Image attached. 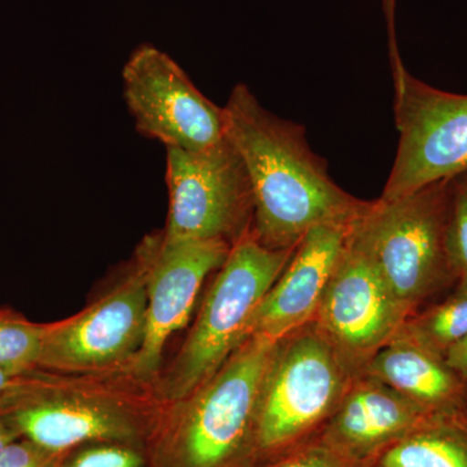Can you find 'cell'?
Returning a JSON list of instances; mask_svg holds the SVG:
<instances>
[{"label": "cell", "instance_id": "cell-1", "mask_svg": "<svg viewBox=\"0 0 467 467\" xmlns=\"http://www.w3.org/2000/svg\"><path fill=\"white\" fill-rule=\"evenodd\" d=\"M226 135L247 169L254 195L251 234L270 250H295L313 227L350 223L368 202L350 195L328 173L306 128L267 110L245 84L225 106Z\"/></svg>", "mask_w": 467, "mask_h": 467}, {"label": "cell", "instance_id": "cell-2", "mask_svg": "<svg viewBox=\"0 0 467 467\" xmlns=\"http://www.w3.org/2000/svg\"><path fill=\"white\" fill-rule=\"evenodd\" d=\"M278 340L252 335L201 389L159 420L152 467H254L261 392Z\"/></svg>", "mask_w": 467, "mask_h": 467}, {"label": "cell", "instance_id": "cell-3", "mask_svg": "<svg viewBox=\"0 0 467 467\" xmlns=\"http://www.w3.org/2000/svg\"><path fill=\"white\" fill-rule=\"evenodd\" d=\"M451 180L368 202L350 241L364 252L410 317L459 282L448 244Z\"/></svg>", "mask_w": 467, "mask_h": 467}, {"label": "cell", "instance_id": "cell-4", "mask_svg": "<svg viewBox=\"0 0 467 467\" xmlns=\"http://www.w3.org/2000/svg\"><path fill=\"white\" fill-rule=\"evenodd\" d=\"M356 377L315 321L278 340L261 392L254 467L317 441Z\"/></svg>", "mask_w": 467, "mask_h": 467}, {"label": "cell", "instance_id": "cell-5", "mask_svg": "<svg viewBox=\"0 0 467 467\" xmlns=\"http://www.w3.org/2000/svg\"><path fill=\"white\" fill-rule=\"evenodd\" d=\"M294 251L270 250L251 232L233 245L165 378L167 400L181 402L190 398L247 339L252 317Z\"/></svg>", "mask_w": 467, "mask_h": 467}, {"label": "cell", "instance_id": "cell-6", "mask_svg": "<svg viewBox=\"0 0 467 467\" xmlns=\"http://www.w3.org/2000/svg\"><path fill=\"white\" fill-rule=\"evenodd\" d=\"M391 67L399 146L384 201L467 173V95L425 84L401 58Z\"/></svg>", "mask_w": 467, "mask_h": 467}, {"label": "cell", "instance_id": "cell-7", "mask_svg": "<svg viewBox=\"0 0 467 467\" xmlns=\"http://www.w3.org/2000/svg\"><path fill=\"white\" fill-rule=\"evenodd\" d=\"M169 213L165 238L235 244L251 232L250 177L229 138L199 152L167 149Z\"/></svg>", "mask_w": 467, "mask_h": 467}, {"label": "cell", "instance_id": "cell-8", "mask_svg": "<svg viewBox=\"0 0 467 467\" xmlns=\"http://www.w3.org/2000/svg\"><path fill=\"white\" fill-rule=\"evenodd\" d=\"M122 88L138 133L165 149L199 152L226 140L223 107L195 85L167 52L138 46L122 69Z\"/></svg>", "mask_w": 467, "mask_h": 467}, {"label": "cell", "instance_id": "cell-9", "mask_svg": "<svg viewBox=\"0 0 467 467\" xmlns=\"http://www.w3.org/2000/svg\"><path fill=\"white\" fill-rule=\"evenodd\" d=\"M147 319V252L142 243L131 272L106 296L67 321L46 325L38 368L95 371L133 361Z\"/></svg>", "mask_w": 467, "mask_h": 467}, {"label": "cell", "instance_id": "cell-10", "mask_svg": "<svg viewBox=\"0 0 467 467\" xmlns=\"http://www.w3.org/2000/svg\"><path fill=\"white\" fill-rule=\"evenodd\" d=\"M408 317L376 265L349 239L312 321L359 376Z\"/></svg>", "mask_w": 467, "mask_h": 467}, {"label": "cell", "instance_id": "cell-11", "mask_svg": "<svg viewBox=\"0 0 467 467\" xmlns=\"http://www.w3.org/2000/svg\"><path fill=\"white\" fill-rule=\"evenodd\" d=\"M147 319L140 352L131 361L135 376L156 373L169 337L184 327L202 284L225 263L233 245L223 241H171L147 236Z\"/></svg>", "mask_w": 467, "mask_h": 467}, {"label": "cell", "instance_id": "cell-12", "mask_svg": "<svg viewBox=\"0 0 467 467\" xmlns=\"http://www.w3.org/2000/svg\"><path fill=\"white\" fill-rule=\"evenodd\" d=\"M7 416L20 438L58 454L94 442L147 448L159 422L112 399L66 392L51 380Z\"/></svg>", "mask_w": 467, "mask_h": 467}, {"label": "cell", "instance_id": "cell-13", "mask_svg": "<svg viewBox=\"0 0 467 467\" xmlns=\"http://www.w3.org/2000/svg\"><path fill=\"white\" fill-rule=\"evenodd\" d=\"M355 221L322 223L304 235L252 317L247 339L261 335L281 340L315 318L326 287L348 247Z\"/></svg>", "mask_w": 467, "mask_h": 467}, {"label": "cell", "instance_id": "cell-14", "mask_svg": "<svg viewBox=\"0 0 467 467\" xmlns=\"http://www.w3.org/2000/svg\"><path fill=\"white\" fill-rule=\"evenodd\" d=\"M431 414L389 384L359 374L316 441L352 462L376 467L384 451Z\"/></svg>", "mask_w": 467, "mask_h": 467}, {"label": "cell", "instance_id": "cell-15", "mask_svg": "<svg viewBox=\"0 0 467 467\" xmlns=\"http://www.w3.org/2000/svg\"><path fill=\"white\" fill-rule=\"evenodd\" d=\"M361 374L389 384L432 413L467 410V377L441 356L407 340L387 344Z\"/></svg>", "mask_w": 467, "mask_h": 467}, {"label": "cell", "instance_id": "cell-16", "mask_svg": "<svg viewBox=\"0 0 467 467\" xmlns=\"http://www.w3.org/2000/svg\"><path fill=\"white\" fill-rule=\"evenodd\" d=\"M376 467H467V410L432 413L384 451Z\"/></svg>", "mask_w": 467, "mask_h": 467}, {"label": "cell", "instance_id": "cell-17", "mask_svg": "<svg viewBox=\"0 0 467 467\" xmlns=\"http://www.w3.org/2000/svg\"><path fill=\"white\" fill-rule=\"evenodd\" d=\"M466 337L467 281H459L444 299L408 317L395 339L407 340L445 358L448 350Z\"/></svg>", "mask_w": 467, "mask_h": 467}, {"label": "cell", "instance_id": "cell-18", "mask_svg": "<svg viewBox=\"0 0 467 467\" xmlns=\"http://www.w3.org/2000/svg\"><path fill=\"white\" fill-rule=\"evenodd\" d=\"M46 325L0 309V368L14 374L39 370Z\"/></svg>", "mask_w": 467, "mask_h": 467}, {"label": "cell", "instance_id": "cell-19", "mask_svg": "<svg viewBox=\"0 0 467 467\" xmlns=\"http://www.w3.org/2000/svg\"><path fill=\"white\" fill-rule=\"evenodd\" d=\"M142 445L94 442L70 451L64 467H152Z\"/></svg>", "mask_w": 467, "mask_h": 467}, {"label": "cell", "instance_id": "cell-20", "mask_svg": "<svg viewBox=\"0 0 467 467\" xmlns=\"http://www.w3.org/2000/svg\"><path fill=\"white\" fill-rule=\"evenodd\" d=\"M448 244L459 281H467V173L451 178Z\"/></svg>", "mask_w": 467, "mask_h": 467}, {"label": "cell", "instance_id": "cell-21", "mask_svg": "<svg viewBox=\"0 0 467 467\" xmlns=\"http://www.w3.org/2000/svg\"><path fill=\"white\" fill-rule=\"evenodd\" d=\"M67 456L18 438L0 451V467H64Z\"/></svg>", "mask_w": 467, "mask_h": 467}, {"label": "cell", "instance_id": "cell-22", "mask_svg": "<svg viewBox=\"0 0 467 467\" xmlns=\"http://www.w3.org/2000/svg\"><path fill=\"white\" fill-rule=\"evenodd\" d=\"M48 380V378L39 376L36 371L14 374L0 368V411L7 413L16 408Z\"/></svg>", "mask_w": 467, "mask_h": 467}, {"label": "cell", "instance_id": "cell-23", "mask_svg": "<svg viewBox=\"0 0 467 467\" xmlns=\"http://www.w3.org/2000/svg\"><path fill=\"white\" fill-rule=\"evenodd\" d=\"M261 467H368L344 459L325 445L315 441L284 459Z\"/></svg>", "mask_w": 467, "mask_h": 467}, {"label": "cell", "instance_id": "cell-24", "mask_svg": "<svg viewBox=\"0 0 467 467\" xmlns=\"http://www.w3.org/2000/svg\"><path fill=\"white\" fill-rule=\"evenodd\" d=\"M382 2L387 36H389V60L391 63H395L401 58L400 52H399L398 36H396V3L398 0H382Z\"/></svg>", "mask_w": 467, "mask_h": 467}, {"label": "cell", "instance_id": "cell-25", "mask_svg": "<svg viewBox=\"0 0 467 467\" xmlns=\"http://www.w3.org/2000/svg\"><path fill=\"white\" fill-rule=\"evenodd\" d=\"M445 361L454 370L467 377V337L465 339L461 340L460 343H457L453 348L448 350L447 355H445Z\"/></svg>", "mask_w": 467, "mask_h": 467}, {"label": "cell", "instance_id": "cell-26", "mask_svg": "<svg viewBox=\"0 0 467 467\" xmlns=\"http://www.w3.org/2000/svg\"><path fill=\"white\" fill-rule=\"evenodd\" d=\"M20 438L16 430L12 426L11 420L5 411H0V451L9 444V442L16 441Z\"/></svg>", "mask_w": 467, "mask_h": 467}]
</instances>
